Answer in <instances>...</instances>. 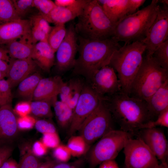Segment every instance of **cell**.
<instances>
[{"label":"cell","instance_id":"cell-17","mask_svg":"<svg viewBox=\"0 0 168 168\" xmlns=\"http://www.w3.org/2000/svg\"><path fill=\"white\" fill-rule=\"evenodd\" d=\"M6 77L11 87L18 84L35 70L37 65L31 58L24 59L11 58Z\"/></svg>","mask_w":168,"mask_h":168},{"label":"cell","instance_id":"cell-21","mask_svg":"<svg viewBox=\"0 0 168 168\" xmlns=\"http://www.w3.org/2000/svg\"><path fill=\"white\" fill-rule=\"evenodd\" d=\"M151 121L168 108V81H166L146 101Z\"/></svg>","mask_w":168,"mask_h":168},{"label":"cell","instance_id":"cell-5","mask_svg":"<svg viewBox=\"0 0 168 168\" xmlns=\"http://www.w3.org/2000/svg\"><path fill=\"white\" fill-rule=\"evenodd\" d=\"M75 27L77 34L90 40H104L112 37L116 25L108 17L97 0H89Z\"/></svg>","mask_w":168,"mask_h":168},{"label":"cell","instance_id":"cell-22","mask_svg":"<svg viewBox=\"0 0 168 168\" xmlns=\"http://www.w3.org/2000/svg\"><path fill=\"white\" fill-rule=\"evenodd\" d=\"M109 19L115 24L128 14V0H97Z\"/></svg>","mask_w":168,"mask_h":168},{"label":"cell","instance_id":"cell-14","mask_svg":"<svg viewBox=\"0 0 168 168\" xmlns=\"http://www.w3.org/2000/svg\"><path fill=\"white\" fill-rule=\"evenodd\" d=\"M136 134L161 163L168 164V141L163 130L158 127L143 128Z\"/></svg>","mask_w":168,"mask_h":168},{"label":"cell","instance_id":"cell-13","mask_svg":"<svg viewBox=\"0 0 168 168\" xmlns=\"http://www.w3.org/2000/svg\"><path fill=\"white\" fill-rule=\"evenodd\" d=\"M77 36L71 24L67 29L66 36L56 51V66L58 71L66 72L73 68L78 51Z\"/></svg>","mask_w":168,"mask_h":168},{"label":"cell","instance_id":"cell-52","mask_svg":"<svg viewBox=\"0 0 168 168\" xmlns=\"http://www.w3.org/2000/svg\"><path fill=\"white\" fill-rule=\"evenodd\" d=\"M9 67V63L0 59V70L6 76V77Z\"/></svg>","mask_w":168,"mask_h":168},{"label":"cell","instance_id":"cell-55","mask_svg":"<svg viewBox=\"0 0 168 168\" xmlns=\"http://www.w3.org/2000/svg\"><path fill=\"white\" fill-rule=\"evenodd\" d=\"M160 2L162 4L168 5V1L167 0H159V3Z\"/></svg>","mask_w":168,"mask_h":168},{"label":"cell","instance_id":"cell-57","mask_svg":"<svg viewBox=\"0 0 168 168\" xmlns=\"http://www.w3.org/2000/svg\"></svg>","mask_w":168,"mask_h":168},{"label":"cell","instance_id":"cell-56","mask_svg":"<svg viewBox=\"0 0 168 168\" xmlns=\"http://www.w3.org/2000/svg\"><path fill=\"white\" fill-rule=\"evenodd\" d=\"M6 76L0 70V80L4 79Z\"/></svg>","mask_w":168,"mask_h":168},{"label":"cell","instance_id":"cell-32","mask_svg":"<svg viewBox=\"0 0 168 168\" xmlns=\"http://www.w3.org/2000/svg\"><path fill=\"white\" fill-rule=\"evenodd\" d=\"M152 57L161 68L168 70V40L156 49Z\"/></svg>","mask_w":168,"mask_h":168},{"label":"cell","instance_id":"cell-41","mask_svg":"<svg viewBox=\"0 0 168 168\" xmlns=\"http://www.w3.org/2000/svg\"><path fill=\"white\" fill-rule=\"evenodd\" d=\"M36 120L31 116L28 115L24 117H19L17 119V124L19 130H28L35 126Z\"/></svg>","mask_w":168,"mask_h":168},{"label":"cell","instance_id":"cell-6","mask_svg":"<svg viewBox=\"0 0 168 168\" xmlns=\"http://www.w3.org/2000/svg\"><path fill=\"white\" fill-rule=\"evenodd\" d=\"M168 81V70L146 55L133 81L129 96L146 101Z\"/></svg>","mask_w":168,"mask_h":168},{"label":"cell","instance_id":"cell-49","mask_svg":"<svg viewBox=\"0 0 168 168\" xmlns=\"http://www.w3.org/2000/svg\"><path fill=\"white\" fill-rule=\"evenodd\" d=\"M99 168H119L114 160H111L103 162L99 165Z\"/></svg>","mask_w":168,"mask_h":168},{"label":"cell","instance_id":"cell-4","mask_svg":"<svg viewBox=\"0 0 168 168\" xmlns=\"http://www.w3.org/2000/svg\"><path fill=\"white\" fill-rule=\"evenodd\" d=\"M146 46L137 41L121 46L113 54L108 65L117 72L121 92L129 96L133 81L142 62Z\"/></svg>","mask_w":168,"mask_h":168},{"label":"cell","instance_id":"cell-25","mask_svg":"<svg viewBox=\"0 0 168 168\" xmlns=\"http://www.w3.org/2000/svg\"><path fill=\"white\" fill-rule=\"evenodd\" d=\"M31 28V38L34 44L38 41L48 42L49 34L53 27L40 14L31 16L30 19Z\"/></svg>","mask_w":168,"mask_h":168},{"label":"cell","instance_id":"cell-12","mask_svg":"<svg viewBox=\"0 0 168 168\" xmlns=\"http://www.w3.org/2000/svg\"><path fill=\"white\" fill-rule=\"evenodd\" d=\"M86 82L101 97L121 91L120 83L115 71L109 65L103 67L97 71Z\"/></svg>","mask_w":168,"mask_h":168},{"label":"cell","instance_id":"cell-16","mask_svg":"<svg viewBox=\"0 0 168 168\" xmlns=\"http://www.w3.org/2000/svg\"><path fill=\"white\" fill-rule=\"evenodd\" d=\"M64 82L59 76L42 78L34 91L32 99L45 101L52 105L57 100V96Z\"/></svg>","mask_w":168,"mask_h":168},{"label":"cell","instance_id":"cell-42","mask_svg":"<svg viewBox=\"0 0 168 168\" xmlns=\"http://www.w3.org/2000/svg\"><path fill=\"white\" fill-rule=\"evenodd\" d=\"M0 93L7 104H11L12 99L11 87L7 80H0Z\"/></svg>","mask_w":168,"mask_h":168},{"label":"cell","instance_id":"cell-15","mask_svg":"<svg viewBox=\"0 0 168 168\" xmlns=\"http://www.w3.org/2000/svg\"><path fill=\"white\" fill-rule=\"evenodd\" d=\"M30 19H21L0 25V45L18 39L31 38Z\"/></svg>","mask_w":168,"mask_h":168},{"label":"cell","instance_id":"cell-3","mask_svg":"<svg viewBox=\"0 0 168 168\" xmlns=\"http://www.w3.org/2000/svg\"><path fill=\"white\" fill-rule=\"evenodd\" d=\"M159 0H152L148 6L122 18L116 24L112 37L125 44L142 41L146 37L159 9Z\"/></svg>","mask_w":168,"mask_h":168},{"label":"cell","instance_id":"cell-8","mask_svg":"<svg viewBox=\"0 0 168 168\" xmlns=\"http://www.w3.org/2000/svg\"><path fill=\"white\" fill-rule=\"evenodd\" d=\"M114 121L102 101L85 119L78 131L89 146L110 131L114 129Z\"/></svg>","mask_w":168,"mask_h":168},{"label":"cell","instance_id":"cell-28","mask_svg":"<svg viewBox=\"0 0 168 168\" xmlns=\"http://www.w3.org/2000/svg\"><path fill=\"white\" fill-rule=\"evenodd\" d=\"M21 19L16 11L12 0H0V25Z\"/></svg>","mask_w":168,"mask_h":168},{"label":"cell","instance_id":"cell-24","mask_svg":"<svg viewBox=\"0 0 168 168\" xmlns=\"http://www.w3.org/2000/svg\"><path fill=\"white\" fill-rule=\"evenodd\" d=\"M35 44L30 38H23L11 42L6 44L11 58L24 59L31 58Z\"/></svg>","mask_w":168,"mask_h":168},{"label":"cell","instance_id":"cell-39","mask_svg":"<svg viewBox=\"0 0 168 168\" xmlns=\"http://www.w3.org/2000/svg\"><path fill=\"white\" fill-rule=\"evenodd\" d=\"M48 148H55L60 144V139L57 132L43 134L41 141Z\"/></svg>","mask_w":168,"mask_h":168},{"label":"cell","instance_id":"cell-1","mask_svg":"<svg viewBox=\"0 0 168 168\" xmlns=\"http://www.w3.org/2000/svg\"><path fill=\"white\" fill-rule=\"evenodd\" d=\"M77 36L79 55L72 75L82 77L88 82L97 71L109 65L114 52L121 46L112 37L104 40H90Z\"/></svg>","mask_w":168,"mask_h":168},{"label":"cell","instance_id":"cell-10","mask_svg":"<svg viewBox=\"0 0 168 168\" xmlns=\"http://www.w3.org/2000/svg\"><path fill=\"white\" fill-rule=\"evenodd\" d=\"M102 99V97L96 93L85 81L73 110L72 119L68 131L69 136L78 131L83 122L97 107Z\"/></svg>","mask_w":168,"mask_h":168},{"label":"cell","instance_id":"cell-50","mask_svg":"<svg viewBox=\"0 0 168 168\" xmlns=\"http://www.w3.org/2000/svg\"><path fill=\"white\" fill-rule=\"evenodd\" d=\"M0 59L8 63L10 62L11 58L6 48L0 47Z\"/></svg>","mask_w":168,"mask_h":168},{"label":"cell","instance_id":"cell-34","mask_svg":"<svg viewBox=\"0 0 168 168\" xmlns=\"http://www.w3.org/2000/svg\"><path fill=\"white\" fill-rule=\"evenodd\" d=\"M158 126L168 127V108L161 112L156 120L148 122L142 125L140 129Z\"/></svg>","mask_w":168,"mask_h":168},{"label":"cell","instance_id":"cell-40","mask_svg":"<svg viewBox=\"0 0 168 168\" xmlns=\"http://www.w3.org/2000/svg\"><path fill=\"white\" fill-rule=\"evenodd\" d=\"M35 127L38 132L43 134L57 132L54 125L51 122L45 119L36 120Z\"/></svg>","mask_w":168,"mask_h":168},{"label":"cell","instance_id":"cell-29","mask_svg":"<svg viewBox=\"0 0 168 168\" xmlns=\"http://www.w3.org/2000/svg\"><path fill=\"white\" fill-rule=\"evenodd\" d=\"M67 33L64 24L55 25L52 27L48 38V43L54 53L64 39Z\"/></svg>","mask_w":168,"mask_h":168},{"label":"cell","instance_id":"cell-36","mask_svg":"<svg viewBox=\"0 0 168 168\" xmlns=\"http://www.w3.org/2000/svg\"><path fill=\"white\" fill-rule=\"evenodd\" d=\"M16 11L21 18L33 7V0H12Z\"/></svg>","mask_w":168,"mask_h":168},{"label":"cell","instance_id":"cell-33","mask_svg":"<svg viewBox=\"0 0 168 168\" xmlns=\"http://www.w3.org/2000/svg\"><path fill=\"white\" fill-rule=\"evenodd\" d=\"M42 163L31 150H29L21 156L18 168H38Z\"/></svg>","mask_w":168,"mask_h":168},{"label":"cell","instance_id":"cell-51","mask_svg":"<svg viewBox=\"0 0 168 168\" xmlns=\"http://www.w3.org/2000/svg\"><path fill=\"white\" fill-rule=\"evenodd\" d=\"M58 162L56 160H49L42 162L38 168H52Z\"/></svg>","mask_w":168,"mask_h":168},{"label":"cell","instance_id":"cell-46","mask_svg":"<svg viewBox=\"0 0 168 168\" xmlns=\"http://www.w3.org/2000/svg\"><path fill=\"white\" fill-rule=\"evenodd\" d=\"M145 0H128V15L133 14L145 2Z\"/></svg>","mask_w":168,"mask_h":168},{"label":"cell","instance_id":"cell-35","mask_svg":"<svg viewBox=\"0 0 168 168\" xmlns=\"http://www.w3.org/2000/svg\"><path fill=\"white\" fill-rule=\"evenodd\" d=\"M33 6L42 16L48 15L57 6L54 2L50 0H33Z\"/></svg>","mask_w":168,"mask_h":168},{"label":"cell","instance_id":"cell-2","mask_svg":"<svg viewBox=\"0 0 168 168\" xmlns=\"http://www.w3.org/2000/svg\"><path fill=\"white\" fill-rule=\"evenodd\" d=\"M102 102L120 130L136 134L145 123L151 121L145 101L121 91L102 97Z\"/></svg>","mask_w":168,"mask_h":168},{"label":"cell","instance_id":"cell-19","mask_svg":"<svg viewBox=\"0 0 168 168\" xmlns=\"http://www.w3.org/2000/svg\"><path fill=\"white\" fill-rule=\"evenodd\" d=\"M18 129L17 118L11 104L0 107V141L13 142Z\"/></svg>","mask_w":168,"mask_h":168},{"label":"cell","instance_id":"cell-38","mask_svg":"<svg viewBox=\"0 0 168 168\" xmlns=\"http://www.w3.org/2000/svg\"><path fill=\"white\" fill-rule=\"evenodd\" d=\"M12 141H0V168L3 163L10 158L14 150Z\"/></svg>","mask_w":168,"mask_h":168},{"label":"cell","instance_id":"cell-27","mask_svg":"<svg viewBox=\"0 0 168 168\" xmlns=\"http://www.w3.org/2000/svg\"><path fill=\"white\" fill-rule=\"evenodd\" d=\"M53 106L56 119L61 128H68L72 121L73 110L61 101L55 102Z\"/></svg>","mask_w":168,"mask_h":168},{"label":"cell","instance_id":"cell-11","mask_svg":"<svg viewBox=\"0 0 168 168\" xmlns=\"http://www.w3.org/2000/svg\"><path fill=\"white\" fill-rule=\"evenodd\" d=\"M168 5L160 6L155 20L142 41L145 45L147 56L152 57L156 49L168 40Z\"/></svg>","mask_w":168,"mask_h":168},{"label":"cell","instance_id":"cell-18","mask_svg":"<svg viewBox=\"0 0 168 168\" xmlns=\"http://www.w3.org/2000/svg\"><path fill=\"white\" fill-rule=\"evenodd\" d=\"M89 0H77L73 5L67 7L57 6L48 15L42 16L49 23L64 24L78 17Z\"/></svg>","mask_w":168,"mask_h":168},{"label":"cell","instance_id":"cell-47","mask_svg":"<svg viewBox=\"0 0 168 168\" xmlns=\"http://www.w3.org/2000/svg\"><path fill=\"white\" fill-rule=\"evenodd\" d=\"M0 168H18V164L13 159L9 158L3 163Z\"/></svg>","mask_w":168,"mask_h":168},{"label":"cell","instance_id":"cell-44","mask_svg":"<svg viewBox=\"0 0 168 168\" xmlns=\"http://www.w3.org/2000/svg\"><path fill=\"white\" fill-rule=\"evenodd\" d=\"M84 162V159L82 158L69 162H58L52 168H83Z\"/></svg>","mask_w":168,"mask_h":168},{"label":"cell","instance_id":"cell-45","mask_svg":"<svg viewBox=\"0 0 168 168\" xmlns=\"http://www.w3.org/2000/svg\"><path fill=\"white\" fill-rule=\"evenodd\" d=\"M48 149V148L41 141H37L34 143L31 151L35 156L40 157L45 155L47 152Z\"/></svg>","mask_w":168,"mask_h":168},{"label":"cell","instance_id":"cell-20","mask_svg":"<svg viewBox=\"0 0 168 168\" xmlns=\"http://www.w3.org/2000/svg\"><path fill=\"white\" fill-rule=\"evenodd\" d=\"M85 80L79 76H74L64 82L60 92L61 101L74 110L81 93Z\"/></svg>","mask_w":168,"mask_h":168},{"label":"cell","instance_id":"cell-9","mask_svg":"<svg viewBox=\"0 0 168 168\" xmlns=\"http://www.w3.org/2000/svg\"><path fill=\"white\" fill-rule=\"evenodd\" d=\"M124 168H156L158 160L140 139H129L124 148Z\"/></svg>","mask_w":168,"mask_h":168},{"label":"cell","instance_id":"cell-43","mask_svg":"<svg viewBox=\"0 0 168 168\" xmlns=\"http://www.w3.org/2000/svg\"><path fill=\"white\" fill-rule=\"evenodd\" d=\"M13 111L19 117H22L29 115L31 113L30 102L24 101L17 103Z\"/></svg>","mask_w":168,"mask_h":168},{"label":"cell","instance_id":"cell-26","mask_svg":"<svg viewBox=\"0 0 168 168\" xmlns=\"http://www.w3.org/2000/svg\"><path fill=\"white\" fill-rule=\"evenodd\" d=\"M42 78L41 75L38 72L35 73L25 78L18 84L17 92L19 95L30 101L32 99L34 91Z\"/></svg>","mask_w":168,"mask_h":168},{"label":"cell","instance_id":"cell-48","mask_svg":"<svg viewBox=\"0 0 168 168\" xmlns=\"http://www.w3.org/2000/svg\"><path fill=\"white\" fill-rule=\"evenodd\" d=\"M77 0H55L54 2L57 6L67 7L75 3Z\"/></svg>","mask_w":168,"mask_h":168},{"label":"cell","instance_id":"cell-54","mask_svg":"<svg viewBox=\"0 0 168 168\" xmlns=\"http://www.w3.org/2000/svg\"><path fill=\"white\" fill-rule=\"evenodd\" d=\"M156 168H168V164H163L161 163Z\"/></svg>","mask_w":168,"mask_h":168},{"label":"cell","instance_id":"cell-31","mask_svg":"<svg viewBox=\"0 0 168 168\" xmlns=\"http://www.w3.org/2000/svg\"><path fill=\"white\" fill-rule=\"evenodd\" d=\"M31 111L34 116L44 119H50L53 116L50 104L44 100H34L30 102Z\"/></svg>","mask_w":168,"mask_h":168},{"label":"cell","instance_id":"cell-7","mask_svg":"<svg viewBox=\"0 0 168 168\" xmlns=\"http://www.w3.org/2000/svg\"><path fill=\"white\" fill-rule=\"evenodd\" d=\"M132 136L130 133L115 129L103 136L90 151L88 158L90 168H95L103 162L114 160Z\"/></svg>","mask_w":168,"mask_h":168},{"label":"cell","instance_id":"cell-23","mask_svg":"<svg viewBox=\"0 0 168 168\" xmlns=\"http://www.w3.org/2000/svg\"><path fill=\"white\" fill-rule=\"evenodd\" d=\"M54 53L48 42H39L34 45L31 58L43 69L49 71L54 63Z\"/></svg>","mask_w":168,"mask_h":168},{"label":"cell","instance_id":"cell-37","mask_svg":"<svg viewBox=\"0 0 168 168\" xmlns=\"http://www.w3.org/2000/svg\"><path fill=\"white\" fill-rule=\"evenodd\" d=\"M53 155L56 161L59 162H67L72 155L67 145L60 144L54 149Z\"/></svg>","mask_w":168,"mask_h":168},{"label":"cell","instance_id":"cell-30","mask_svg":"<svg viewBox=\"0 0 168 168\" xmlns=\"http://www.w3.org/2000/svg\"><path fill=\"white\" fill-rule=\"evenodd\" d=\"M67 146L70 151L72 156L74 157H80L83 155L89 146L80 135L71 136Z\"/></svg>","mask_w":168,"mask_h":168},{"label":"cell","instance_id":"cell-53","mask_svg":"<svg viewBox=\"0 0 168 168\" xmlns=\"http://www.w3.org/2000/svg\"><path fill=\"white\" fill-rule=\"evenodd\" d=\"M7 105V102L2 97L0 93V107Z\"/></svg>","mask_w":168,"mask_h":168}]
</instances>
